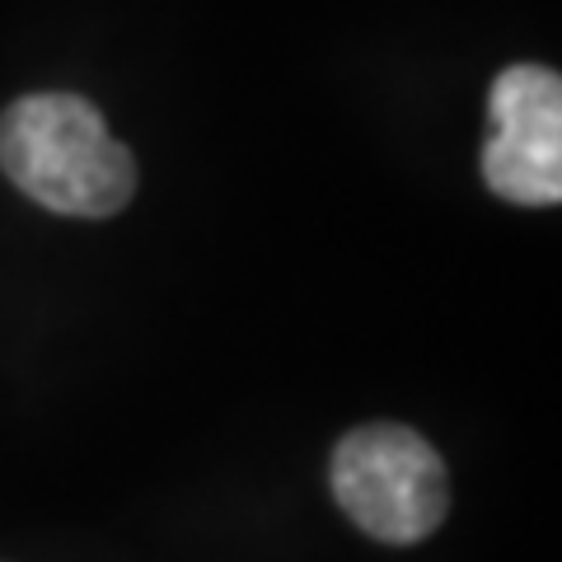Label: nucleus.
Returning <instances> with one entry per match:
<instances>
[{
    "label": "nucleus",
    "instance_id": "nucleus-1",
    "mask_svg": "<svg viewBox=\"0 0 562 562\" xmlns=\"http://www.w3.org/2000/svg\"><path fill=\"white\" fill-rule=\"evenodd\" d=\"M0 169L57 216L103 221L136 192L132 150L80 94H29L0 113Z\"/></svg>",
    "mask_w": 562,
    "mask_h": 562
},
{
    "label": "nucleus",
    "instance_id": "nucleus-2",
    "mask_svg": "<svg viewBox=\"0 0 562 562\" xmlns=\"http://www.w3.org/2000/svg\"><path fill=\"white\" fill-rule=\"evenodd\" d=\"M333 497L371 539L417 543L446 520V464L417 431L394 422L347 431L333 450Z\"/></svg>",
    "mask_w": 562,
    "mask_h": 562
},
{
    "label": "nucleus",
    "instance_id": "nucleus-3",
    "mask_svg": "<svg viewBox=\"0 0 562 562\" xmlns=\"http://www.w3.org/2000/svg\"><path fill=\"white\" fill-rule=\"evenodd\" d=\"M483 179L516 206L562 202V80L543 66H506L492 80Z\"/></svg>",
    "mask_w": 562,
    "mask_h": 562
}]
</instances>
